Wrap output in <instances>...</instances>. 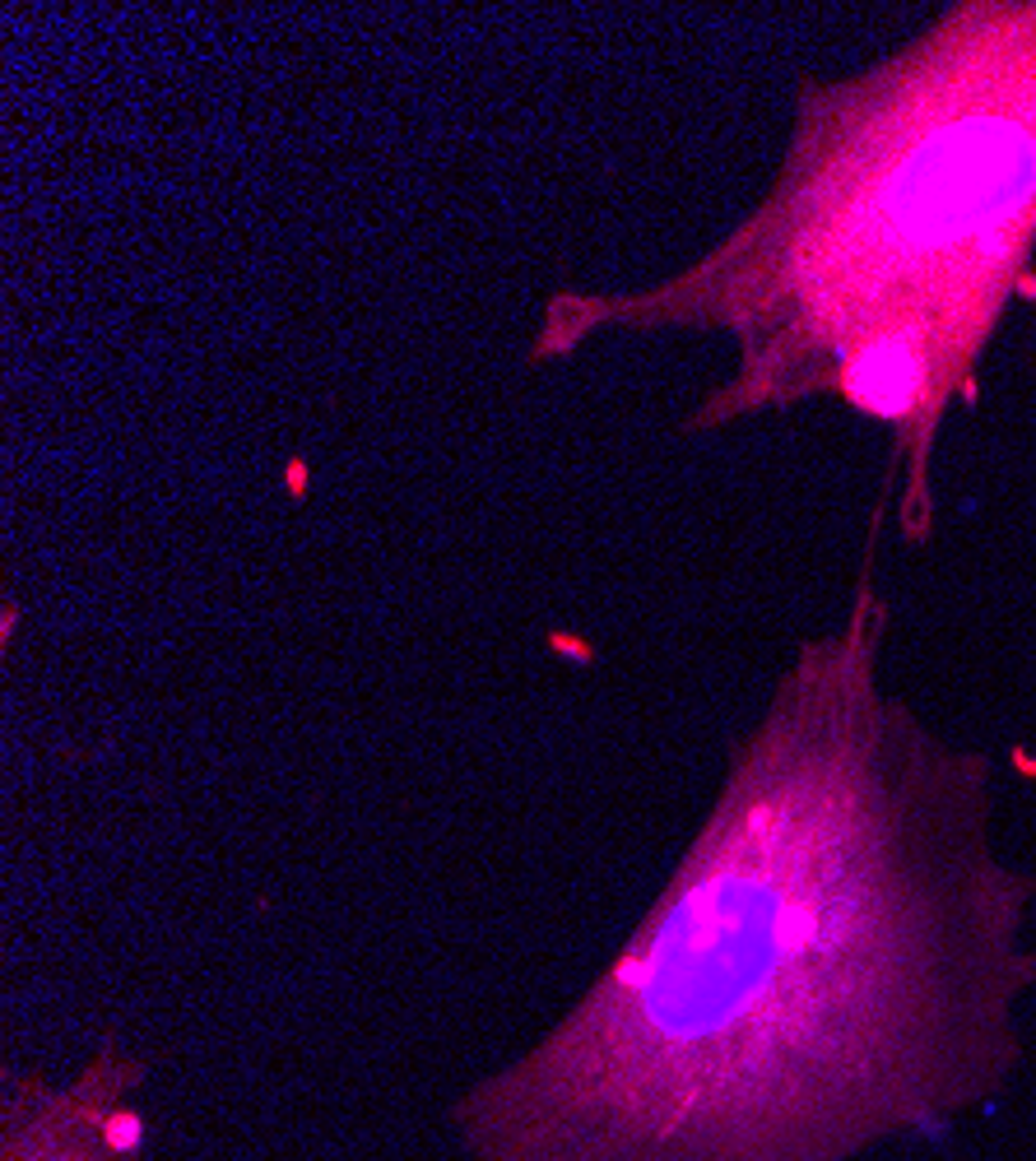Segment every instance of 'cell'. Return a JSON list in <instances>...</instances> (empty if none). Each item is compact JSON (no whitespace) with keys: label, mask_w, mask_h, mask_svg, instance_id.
<instances>
[{"label":"cell","mask_w":1036,"mask_h":1161,"mask_svg":"<svg viewBox=\"0 0 1036 1161\" xmlns=\"http://www.w3.org/2000/svg\"><path fill=\"white\" fill-rule=\"evenodd\" d=\"M869 567L799 641L702 837L567 1050L646 1087L693 1161H837L1018 1064L1036 878L990 841V762L883 687Z\"/></svg>","instance_id":"cell-1"},{"label":"cell","mask_w":1036,"mask_h":1161,"mask_svg":"<svg viewBox=\"0 0 1036 1161\" xmlns=\"http://www.w3.org/2000/svg\"><path fill=\"white\" fill-rule=\"evenodd\" d=\"M1036 275V0H962L855 75L799 79L758 205L674 275L544 298L530 363L698 330L735 368L683 418L716 432L842 400L888 428L906 544L935 530V446Z\"/></svg>","instance_id":"cell-2"},{"label":"cell","mask_w":1036,"mask_h":1161,"mask_svg":"<svg viewBox=\"0 0 1036 1161\" xmlns=\"http://www.w3.org/2000/svg\"><path fill=\"white\" fill-rule=\"evenodd\" d=\"M140 1138H145V1124H140L135 1115H112V1120H107V1143L117 1147V1152H131Z\"/></svg>","instance_id":"cell-3"}]
</instances>
